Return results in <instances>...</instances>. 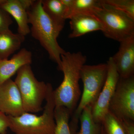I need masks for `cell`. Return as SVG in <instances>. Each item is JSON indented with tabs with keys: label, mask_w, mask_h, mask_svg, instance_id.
Segmentation results:
<instances>
[{
	"label": "cell",
	"mask_w": 134,
	"mask_h": 134,
	"mask_svg": "<svg viewBox=\"0 0 134 134\" xmlns=\"http://www.w3.org/2000/svg\"><path fill=\"white\" fill-rule=\"evenodd\" d=\"M61 68L64 77L59 86L53 91L55 107H64L72 115L81 95L79 81L81 71L87 58L80 52H66L61 56Z\"/></svg>",
	"instance_id": "6da1fadb"
},
{
	"label": "cell",
	"mask_w": 134,
	"mask_h": 134,
	"mask_svg": "<svg viewBox=\"0 0 134 134\" xmlns=\"http://www.w3.org/2000/svg\"><path fill=\"white\" fill-rule=\"evenodd\" d=\"M30 32L48 53L49 58L61 68V56L66 52L58 42L61 31L55 26L42 7L41 0L34 1L27 10Z\"/></svg>",
	"instance_id": "7a4b0ae2"
},
{
	"label": "cell",
	"mask_w": 134,
	"mask_h": 134,
	"mask_svg": "<svg viewBox=\"0 0 134 134\" xmlns=\"http://www.w3.org/2000/svg\"><path fill=\"white\" fill-rule=\"evenodd\" d=\"M53 91L52 85L48 83L46 104L41 115L25 112L17 117L8 116L11 131L15 134H53L55 126Z\"/></svg>",
	"instance_id": "3957f363"
},
{
	"label": "cell",
	"mask_w": 134,
	"mask_h": 134,
	"mask_svg": "<svg viewBox=\"0 0 134 134\" xmlns=\"http://www.w3.org/2000/svg\"><path fill=\"white\" fill-rule=\"evenodd\" d=\"M108 65L100 63L96 65H84L81 71V79L83 85V91L79 105L72 114L69 123L71 134H76L79 117L84 108L93 106L98 98L105 83Z\"/></svg>",
	"instance_id": "277c9868"
},
{
	"label": "cell",
	"mask_w": 134,
	"mask_h": 134,
	"mask_svg": "<svg viewBox=\"0 0 134 134\" xmlns=\"http://www.w3.org/2000/svg\"><path fill=\"white\" fill-rule=\"evenodd\" d=\"M16 74L14 82L21 96L25 112L36 113L42 111L48 83L37 79L31 65L21 67Z\"/></svg>",
	"instance_id": "5b68a950"
},
{
	"label": "cell",
	"mask_w": 134,
	"mask_h": 134,
	"mask_svg": "<svg viewBox=\"0 0 134 134\" xmlns=\"http://www.w3.org/2000/svg\"><path fill=\"white\" fill-rule=\"evenodd\" d=\"M102 5L93 14L103 26L102 32L107 37L120 42L134 34V21L119 11L106 4Z\"/></svg>",
	"instance_id": "8992f818"
},
{
	"label": "cell",
	"mask_w": 134,
	"mask_h": 134,
	"mask_svg": "<svg viewBox=\"0 0 134 134\" xmlns=\"http://www.w3.org/2000/svg\"><path fill=\"white\" fill-rule=\"evenodd\" d=\"M109 111L121 121H134V76L120 77L110 101Z\"/></svg>",
	"instance_id": "52a82bcc"
},
{
	"label": "cell",
	"mask_w": 134,
	"mask_h": 134,
	"mask_svg": "<svg viewBox=\"0 0 134 134\" xmlns=\"http://www.w3.org/2000/svg\"><path fill=\"white\" fill-rule=\"evenodd\" d=\"M107 64L108 72L105 83L92 109L93 119L96 122L99 123H101L104 117L109 112L110 101L120 78L111 57L109 58Z\"/></svg>",
	"instance_id": "ba28073f"
},
{
	"label": "cell",
	"mask_w": 134,
	"mask_h": 134,
	"mask_svg": "<svg viewBox=\"0 0 134 134\" xmlns=\"http://www.w3.org/2000/svg\"><path fill=\"white\" fill-rule=\"evenodd\" d=\"M0 111L12 117L25 112L19 90L11 79L0 85Z\"/></svg>",
	"instance_id": "9c48e42d"
},
{
	"label": "cell",
	"mask_w": 134,
	"mask_h": 134,
	"mask_svg": "<svg viewBox=\"0 0 134 134\" xmlns=\"http://www.w3.org/2000/svg\"><path fill=\"white\" fill-rule=\"evenodd\" d=\"M119 50L113 57L120 77L134 76V34L120 42Z\"/></svg>",
	"instance_id": "30bf717a"
},
{
	"label": "cell",
	"mask_w": 134,
	"mask_h": 134,
	"mask_svg": "<svg viewBox=\"0 0 134 134\" xmlns=\"http://www.w3.org/2000/svg\"><path fill=\"white\" fill-rule=\"evenodd\" d=\"M34 1L0 0V7L12 16L18 25V31L25 37L30 33L27 10Z\"/></svg>",
	"instance_id": "8fae6325"
},
{
	"label": "cell",
	"mask_w": 134,
	"mask_h": 134,
	"mask_svg": "<svg viewBox=\"0 0 134 134\" xmlns=\"http://www.w3.org/2000/svg\"><path fill=\"white\" fill-rule=\"evenodd\" d=\"M71 32L69 37L75 38L92 32L101 31L103 28L101 23L93 14L75 15L69 19Z\"/></svg>",
	"instance_id": "7c38bea8"
},
{
	"label": "cell",
	"mask_w": 134,
	"mask_h": 134,
	"mask_svg": "<svg viewBox=\"0 0 134 134\" xmlns=\"http://www.w3.org/2000/svg\"><path fill=\"white\" fill-rule=\"evenodd\" d=\"M32 62V53L25 48H22L9 60H0V85L11 79L21 67L31 65Z\"/></svg>",
	"instance_id": "4fadbf2b"
},
{
	"label": "cell",
	"mask_w": 134,
	"mask_h": 134,
	"mask_svg": "<svg viewBox=\"0 0 134 134\" xmlns=\"http://www.w3.org/2000/svg\"><path fill=\"white\" fill-rule=\"evenodd\" d=\"M25 39V37L13 33L10 29L0 32V60L8 59L19 50Z\"/></svg>",
	"instance_id": "5bb4252c"
},
{
	"label": "cell",
	"mask_w": 134,
	"mask_h": 134,
	"mask_svg": "<svg viewBox=\"0 0 134 134\" xmlns=\"http://www.w3.org/2000/svg\"><path fill=\"white\" fill-rule=\"evenodd\" d=\"M66 9V18L75 15L93 14L102 5L101 0H61Z\"/></svg>",
	"instance_id": "9a60e30c"
},
{
	"label": "cell",
	"mask_w": 134,
	"mask_h": 134,
	"mask_svg": "<svg viewBox=\"0 0 134 134\" xmlns=\"http://www.w3.org/2000/svg\"><path fill=\"white\" fill-rule=\"evenodd\" d=\"M41 3L44 11L61 31L66 18L65 7L61 0H41Z\"/></svg>",
	"instance_id": "2e32d148"
},
{
	"label": "cell",
	"mask_w": 134,
	"mask_h": 134,
	"mask_svg": "<svg viewBox=\"0 0 134 134\" xmlns=\"http://www.w3.org/2000/svg\"><path fill=\"white\" fill-rule=\"evenodd\" d=\"M92 107L91 105L87 106L83 110L79 119L81 129L76 134H100L101 123L96 122L93 119Z\"/></svg>",
	"instance_id": "e0dca14e"
},
{
	"label": "cell",
	"mask_w": 134,
	"mask_h": 134,
	"mask_svg": "<svg viewBox=\"0 0 134 134\" xmlns=\"http://www.w3.org/2000/svg\"><path fill=\"white\" fill-rule=\"evenodd\" d=\"M71 115L68 109L64 107H55L54 118L55 126L53 134H71L69 120Z\"/></svg>",
	"instance_id": "ac0fdd59"
},
{
	"label": "cell",
	"mask_w": 134,
	"mask_h": 134,
	"mask_svg": "<svg viewBox=\"0 0 134 134\" xmlns=\"http://www.w3.org/2000/svg\"><path fill=\"white\" fill-rule=\"evenodd\" d=\"M100 134H126L122 122L110 112L101 122Z\"/></svg>",
	"instance_id": "d6986e66"
},
{
	"label": "cell",
	"mask_w": 134,
	"mask_h": 134,
	"mask_svg": "<svg viewBox=\"0 0 134 134\" xmlns=\"http://www.w3.org/2000/svg\"><path fill=\"white\" fill-rule=\"evenodd\" d=\"M110 7L125 13L134 21V0H102Z\"/></svg>",
	"instance_id": "ffe728a7"
},
{
	"label": "cell",
	"mask_w": 134,
	"mask_h": 134,
	"mask_svg": "<svg viewBox=\"0 0 134 134\" xmlns=\"http://www.w3.org/2000/svg\"><path fill=\"white\" fill-rule=\"evenodd\" d=\"M13 23L9 14L0 7V32L9 30Z\"/></svg>",
	"instance_id": "44dd1931"
},
{
	"label": "cell",
	"mask_w": 134,
	"mask_h": 134,
	"mask_svg": "<svg viewBox=\"0 0 134 134\" xmlns=\"http://www.w3.org/2000/svg\"><path fill=\"white\" fill-rule=\"evenodd\" d=\"M10 125V122L8 116L0 111V134H7V131Z\"/></svg>",
	"instance_id": "7402d4cb"
},
{
	"label": "cell",
	"mask_w": 134,
	"mask_h": 134,
	"mask_svg": "<svg viewBox=\"0 0 134 134\" xmlns=\"http://www.w3.org/2000/svg\"><path fill=\"white\" fill-rule=\"evenodd\" d=\"M122 125L126 134H134V121L124 120L122 121Z\"/></svg>",
	"instance_id": "603a6c76"
}]
</instances>
